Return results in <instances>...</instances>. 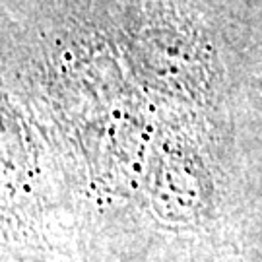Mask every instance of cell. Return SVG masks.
<instances>
[{"instance_id":"obj_1","label":"cell","mask_w":262,"mask_h":262,"mask_svg":"<svg viewBox=\"0 0 262 262\" xmlns=\"http://www.w3.org/2000/svg\"><path fill=\"white\" fill-rule=\"evenodd\" d=\"M140 185L150 214L161 224L194 227L214 217V175L196 146L185 138L169 136L154 144Z\"/></svg>"},{"instance_id":"obj_2","label":"cell","mask_w":262,"mask_h":262,"mask_svg":"<svg viewBox=\"0 0 262 262\" xmlns=\"http://www.w3.org/2000/svg\"><path fill=\"white\" fill-rule=\"evenodd\" d=\"M258 47H260V53H262V29H260V37H258Z\"/></svg>"}]
</instances>
